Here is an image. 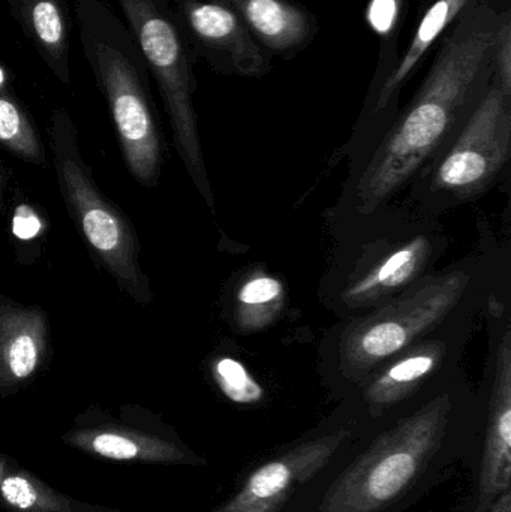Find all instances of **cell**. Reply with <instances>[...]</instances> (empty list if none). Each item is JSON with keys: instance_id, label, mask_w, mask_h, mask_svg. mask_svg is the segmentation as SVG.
Masks as SVG:
<instances>
[{"instance_id": "2", "label": "cell", "mask_w": 511, "mask_h": 512, "mask_svg": "<svg viewBox=\"0 0 511 512\" xmlns=\"http://www.w3.org/2000/svg\"><path fill=\"white\" fill-rule=\"evenodd\" d=\"M507 9L495 0L468 6L444 33L429 74L360 179L359 209L372 213L398 192L476 108L494 81L495 51Z\"/></svg>"}, {"instance_id": "11", "label": "cell", "mask_w": 511, "mask_h": 512, "mask_svg": "<svg viewBox=\"0 0 511 512\" xmlns=\"http://www.w3.org/2000/svg\"><path fill=\"white\" fill-rule=\"evenodd\" d=\"M446 355L440 342L411 345L398 358L378 369L362 387L354 405L374 423L419 396L432 376L438 372Z\"/></svg>"}, {"instance_id": "24", "label": "cell", "mask_w": 511, "mask_h": 512, "mask_svg": "<svg viewBox=\"0 0 511 512\" xmlns=\"http://www.w3.org/2000/svg\"><path fill=\"white\" fill-rule=\"evenodd\" d=\"M486 512H511V490L501 495Z\"/></svg>"}, {"instance_id": "23", "label": "cell", "mask_w": 511, "mask_h": 512, "mask_svg": "<svg viewBox=\"0 0 511 512\" xmlns=\"http://www.w3.org/2000/svg\"><path fill=\"white\" fill-rule=\"evenodd\" d=\"M12 231L21 240L35 239L42 231L41 219L29 206H20L12 219Z\"/></svg>"}, {"instance_id": "9", "label": "cell", "mask_w": 511, "mask_h": 512, "mask_svg": "<svg viewBox=\"0 0 511 512\" xmlns=\"http://www.w3.org/2000/svg\"><path fill=\"white\" fill-rule=\"evenodd\" d=\"M99 75L132 176L152 186L161 170V140L134 66L110 45H96Z\"/></svg>"}, {"instance_id": "1", "label": "cell", "mask_w": 511, "mask_h": 512, "mask_svg": "<svg viewBox=\"0 0 511 512\" xmlns=\"http://www.w3.org/2000/svg\"><path fill=\"white\" fill-rule=\"evenodd\" d=\"M476 421L452 390L366 424L299 512H405L467 466Z\"/></svg>"}, {"instance_id": "17", "label": "cell", "mask_w": 511, "mask_h": 512, "mask_svg": "<svg viewBox=\"0 0 511 512\" xmlns=\"http://www.w3.org/2000/svg\"><path fill=\"white\" fill-rule=\"evenodd\" d=\"M0 143L20 158L41 164L42 146L29 120L8 99L0 98Z\"/></svg>"}, {"instance_id": "12", "label": "cell", "mask_w": 511, "mask_h": 512, "mask_svg": "<svg viewBox=\"0 0 511 512\" xmlns=\"http://www.w3.org/2000/svg\"><path fill=\"white\" fill-rule=\"evenodd\" d=\"M242 18L255 39L270 54L291 59L305 50L318 33L309 9L293 0H221Z\"/></svg>"}, {"instance_id": "15", "label": "cell", "mask_w": 511, "mask_h": 512, "mask_svg": "<svg viewBox=\"0 0 511 512\" xmlns=\"http://www.w3.org/2000/svg\"><path fill=\"white\" fill-rule=\"evenodd\" d=\"M480 0H434L423 12L419 26L414 32L413 39L408 45L404 56L399 57L398 63L392 69L386 80L380 84L377 93L375 110L383 111L398 98L404 84L413 72L422 65L426 54L443 38L444 33L458 20L459 15Z\"/></svg>"}, {"instance_id": "6", "label": "cell", "mask_w": 511, "mask_h": 512, "mask_svg": "<svg viewBox=\"0 0 511 512\" xmlns=\"http://www.w3.org/2000/svg\"><path fill=\"white\" fill-rule=\"evenodd\" d=\"M54 167L63 200L102 264L120 288L140 303L150 300L147 279L138 262V240L119 210L102 198L84 164L68 114L57 111L51 123Z\"/></svg>"}, {"instance_id": "21", "label": "cell", "mask_w": 511, "mask_h": 512, "mask_svg": "<svg viewBox=\"0 0 511 512\" xmlns=\"http://www.w3.org/2000/svg\"><path fill=\"white\" fill-rule=\"evenodd\" d=\"M93 450L101 456L114 460L134 459L138 454V447L131 439L114 433H101L92 442Z\"/></svg>"}, {"instance_id": "13", "label": "cell", "mask_w": 511, "mask_h": 512, "mask_svg": "<svg viewBox=\"0 0 511 512\" xmlns=\"http://www.w3.org/2000/svg\"><path fill=\"white\" fill-rule=\"evenodd\" d=\"M47 346V322L36 307L0 304V382L24 381L38 369Z\"/></svg>"}, {"instance_id": "8", "label": "cell", "mask_w": 511, "mask_h": 512, "mask_svg": "<svg viewBox=\"0 0 511 512\" xmlns=\"http://www.w3.org/2000/svg\"><path fill=\"white\" fill-rule=\"evenodd\" d=\"M473 487L465 512H486L511 490V336L506 331L489 387L483 417L476 421L473 453L467 463Z\"/></svg>"}, {"instance_id": "14", "label": "cell", "mask_w": 511, "mask_h": 512, "mask_svg": "<svg viewBox=\"0 0 511 512\" xmlns=\"http://www.w3.org/2000/svg\"><path fill=\"white\" fill-rule=\"evenodd\" d=\"M431 254V242L425 236L414 237L351 282L342 295L345 303L351 307H365L386 300L422 273Z\"/></svg>"}, {"instance_id": "25", "label": "cell", "mask_w": 511, "mask_h": 512, "mask_svg": "<svg viewBox=\"0 0 511 512\" xmlns=\"http://www.w3.org/2000/svg\"><path fill=\"white\" fill-rule=\"evenodd\" d=\"M3 81H5V74H3L2 68H0V86H2Z\"/></svg>"}, {"instance_id": "7", "label": "cell", "mask_w": 511, "mask_h": 512, "mask_svg": "<svg viewBox=\"0 0 511 512\" xmlns=\"http://www.w3.org/2000/svg\"><path fill=\"white\" fill-rule=\"evenodd\" d=\"M511 98L492 81L435 173V188L471 194L485 188L509 161Z\"/></svg>"}, {"instance_id": "4", "label": "cell", "mask_w": 511, "mask_h": 512, "mask_svg": "<svg viewBox=\"0 0 511 512\" xmlns=\"http://www.w3.org/2000/svg\"><path fill=\"white\" fill-rule=\"evenodd\" d=\"M470 276L450 271L347 325L339 345L342 378L362 387L392 357L434 330L465 294Z\"/></svg>"}, {"instance_id": "18", "label": "cell", "mask_w": 511, "mask_h": 512, "mask_svg": "<svg viewBox=\"0 0 511 512\" xmlns=\"http://www.w3.org/2000/svg\"><path fill=\"white\" fill-rule=\"evenodd\" d=\"M216 381L222 390L236 400L257 399L261 394L260 385L249 375L246 367L233 358L222 357L215 363Z\"/></svg>"}, {"instance_id": "5", "label": "cell", "mask_w": 511, "mask_h": 512, "mask_svg": "<svg viewBox=\"0 0 511 512\" xmlns=\"http://www.w3.org/2000/svg\"><path fill=\"white\" fill-rule=\"evenodd\" d=\"M141 51L158 80L170 116L177 152L210 209L215 198L207 177L194 110V54L179 21L159 0H120Z\"/></svg>"}, {"instance_id": "20", "label": "cell", "mask_w": 511, "mask_h": 512, "mask_svg": "<svg viewBox=\"0 0 511 512\" xmlns=\"http://www.w3.org/2000/svg\"><path fill=\"white\" fill-rule=\"evenodd\" d=\"M494 81L511 98V14L509 9L504 15L503 26L498 35Z\"/></svg>"}, {"instance_id": "10", "label": "cell", "mask_w": 511, "mask_h": 512, "mask_svg": "<svg viewBox=\"0 0 511 512\" xmlns=\"http://www.w3.org/2000/svg\"><path fill=\"white\" fill-rule=\"evenodd\" d=\"M179 24L195 50L224 75L258 78L272 69V54L240 15L221 0H176Z\"/></svg>"}, {"instance_id": "16", "label": "cell", "mask_w": 511, "mask_h": 512, "mask_svg": "<svg viewBox=\"0 0 511 512\" xmlns=\"http://www.w3.org/2000/svg\"><path fill=\"white\" fill-rule=\"evenodd\" d=\"M284 301V283L278 277L257 271L237 291V327L245 333L264 330L278 318Z\"/></svg>"}, {"instance_id": "19", "label": "cell", "mask_w": 511, "mask_h": 512, "mask_svg": "<svg viewBox=\"0 0 511 512\" xmlns=\"http://www.w3.org/2000/svg\"><path fill=\"white\" fill-rule=\"evenodd\" d=\"M32 18L39 39L48 47H57L62 41L63 24L56 5L48 0L36 3Z\"/></svg>"}, {"instance_id": "22", "label": "cell", "mask_w": 511, "mask_h": 512, "mask_svg": "<svg viewBox=\"0 0 511 512\" xmlns=\"http://www.w3.org/2000/svg\"><path fill=\"white\" fill-rule=\"evenodd\" d=\"M2 495L6 502L18 510H29L36 504L35 487L20 477H8L2 481Z\"/></svg>"}, {"instance_id": "3", "label": "cell", "mask_w": 511, "mask_h": 512, "mask_svg": "<svg viewBox=\"0 0 511 512\" xmlns=\"http://www.w3.org/2000/svg\"><path fill=\"white\" fill-rule=\"evenodd\" d=\"M354 403L243 469L212 512H299L306 496L366 427Z\"/></svg>"}]
</instances>
